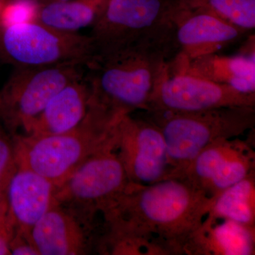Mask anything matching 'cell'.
<instances>
[{"instance_id": "4fadbf2b", "label": "cell", "mask_w": 255, "mask_h": 255, "mask_svg": "<svg viewBox=\"0 0 255 255\" xmlns=\"http://www.w3.org/2000/svg\"><path fill=\"white\" fill-rule=\"evenodd\" d=\"M18 165V164H17ZM56 186L40 174L17 166L6 189V218L14 231L26 233L53 206Z\"/></svg>"}, {"instance_id": "9a60e30c", "label": "cell", "mask_w": 255, "mask_h": 255, "mask_svg": "<svg viewBox=\"0 0 255 255\" xmlns=\"http://www.w3.org/2000/svg\"><path fill=\"white\" fill-rule=\"evenodd\" d=\"M168 71L189 74L245 93H255V57L213 53L186 59L176 55L169 62Z\"/></svg>"}, {"instance_id": "ba28073f", "label": "cell", "mask_w": 255, "mask_h": 255, "mask_svg": "<svg viewBox=\"0 0 255 255\" xmlns=\"http://www.w3.org/2000/svg\"><path fill=\"white\" fill-rule=\"evenodd\" d=\"M95 53L91 36L57 31L37 21L0 28V58L15 68L86 65Z\"/></svg>"}, {"instance_id": "2e32d148", "label": "cell", "mask_w": 255, "mask_h": 255, "mask_svg": "<svg viewBox=\"0 0 255 255\" xmlns=\"http://www.w3.org/2000/svg\"><path fill=\"white\" fill-rule=\"evenodd\" d=\"M255 228L206 216L188 238L182 255H254Z\"/></svg>"}, {"instance_id": "e0dca14e", "label": "cell", "mask_w": 255, "mask_h": 255, "mask_svg": "<svg viewBox=\"0 0 255 255\" xmlns=\"http://www.w3.org/2000/svg\"><path fill=\"white\" fill-rule=\"evenodd\" d=\"M89 98L90 88L85 77L70 82L52 97L25 134L56 135L73 130L86 117Z\"/></svg>"}, {"instance_id": "ac0fdd59", "label": "cell", "mask_w": 255, "mask_h": 255, "mask_svg": "<svg viewBox=\"0 0 255 255\" xmlns=\"http://www.w3.org/2000/svg\"><path fill=\"white\" fill-rule=\"evenodd\" d=\"M109 0H68L41 4L37 21L57 31L77 33L93 26Z\"/></svg>"}, {"instance_id": "8992f818", "label": "cell", "mask_w": 255, "mask_h": 255, "mask_svg": "<svg viewBox=\"0 0 255 255\" xmlns=\"http://www.w3.org/2000/svg\"><path fill=\"white\" fill-rule=\"evenodd\" d=\"M116 150L115 139L97 151L57 188V204L73 214L85 227L94 231L96 216L129 184Z\"/></svg>"}, {"instance_id": "5b68a950", "label": "cell", "mask_w": 255, "mask_h": 255, "mask_svg": "<svg viewBox=\"0 0 255 255\" xmlns=\"http://www.w3.org/2000/svg\"><path fill=\"white\" fill-rule=\"evenodd\" d=\"M147 119L163 135L177 178L207 146L222 139L241 137L255 129V107H228L198 112H147Z\"/></svg>"}, {"instance_id": "44dd1931", "label": "cell", "mask_w": 255, "mask_h": 255, "mask_svg": "<svg viewBox=\"0 0 255 255\" xmlns=\"http://www.w3.org/2000/svg\"><path fill=\"white\" fill-rule=\"evenodd\" d=\"M17 166L14 139L0 127V216L6 218V189Z\"/></svg>"}, {"instance_id": "52a82bcc", "label": "cell", "mask_w": 255, "mask_h": 255, "mask_svg": "<svg viewBox=\"0 0 255 255\" xmlns=\"http://www.w3.org/2000/svg\"><path fill=\"white\" fill-rule=\"evenodd\" d=\"M85 64L15 68L0 90V119L11 136L25 132L47 104L70 82L83 78Z\"/></svg>"}, {"instance_id": "7c38bea8", "label": "cell", "mask_w": 255, "mask_h": 255, "mask_svg": "<svg viewBox=\"0 0 255 255\" xmlns=\"http://www.w3.org/2000/svg\"><path fill=\"white\" fill-rule=\"evenodd\" d=\"M172 20L179 52L186 59L217 53L231 46L248 32L200 10L174 4Z\"/></svg>"}, {"instance_id": "7402d4cb", "label": "cell", "mask_w": 255, "mask_h": 255, "mask_svg": "<svg viewBox=\"0 0 255 255\" xmlns=\"http://www.w3.org/2000/svg\"><path fill=\"white\" fill-rule=\"evenodd\" d=\"M38 0H4L0 10V28L37 21Z\"/></svg>"}, {"instance_id": "3957f363", "label": "cell", "mask_w": 255, "mask_h": 255, "mask_svg": "<svg viewBox=\"0 0 255 255\" xmlns=\"http://www.w3.org/2000/svg\"><path fill=\"white\" fill-rule=\"evenodd\" d=\"M87 112L70 131L50 135H13L17 164L60 187L87 159L115 139L116 124Z\"/></svg>"}, {"instance_id": "484cf974", "label": "cell", "mask_w": 255, "mask_h": 255, "mask_svg": "<svg viewBox=\"0 0 255 255\" xmlns=\"http://www.w3.org/2000/svg\"><path fill=\"white\" fill-rule=\"evenodd\" d=\"M4 0H0V10H1V7H2V5L4 4Z\"/></svg>"}, {"instance_id": "603a6c76", "label": "cell", "mask_w": 255, "mask_h": 255, "mask_svg": "<svg viewBox=\"0 0 255 255\" xmlns=\"http://www.w3.org/2000/svg\"><path fill=\"white\" fill-rule=\"evenodd\" d=\"M10 255H39L26 233L14 231L9 241Z\"/></svg>"}, {"instance_id": "30bf717a", "label": "cell", "mask_w": 255, "mask_h": 255, "mask_svg": "<svg viewBox=\"0 0 255 255\" xmlns=\"http://www.w3.org/2000/svg\"><path fill=\"white\" fill-rule=\"evenodd\" d=\"M115 135L116 150L130 182L146 185L172 178L163 135L150 119L124 116Z\"/></svg>"}, {"instance_id": "ffe728a7", "label": "cell", "mask_w": 255, "mask_h": 255, "mask_svg": "<svg viewBox=\"0 0 255 255\" xmlns=\"http://www.w3.org/2000/svg\"><path fill=\"white\" fill-rule=\"evenodd\" d=\"M189 9L205 11L247 32L255 28V0H177Z\"/></svg>"}, {"instance_id": "d6986e66", "label": "cell", "mask_w": 255, "mask_h": 255, "mask_svg": "<svg viewBox=\"0 0 255 255\" xmlns=\"http://www.w3.org/2000/svg\"><path fill=\"white\" fill-rule=\"evenodd\" d=\"M206 216L255 228V172L213 198Z\"/></svg>"}, {"instance_id": "8fae6325", "label": "cell", "mask_w": 255, "mask_h": 255, "mask_svg": "<svg viewBox=\"0 0 255 255\" xmlns=\"http://www.w3.org/2000/svg\"><path fill=\"white\" fill-rule=\"evenodd\" d=\"M228 107H255V93H245L189 74L170 73L167 68L147 112H198Z\"/></svg>"}, {"instance_id": "9c48e42d", "label": "cell", "mask_w": 255, "mask_h": 255, "mask_svg": "<svg viewBox=\"0 0 255 255\" xmlns=\"http://www.w3.org/2000/svg\"><path fill=\"white\" fill-rule=\"evenodd\" d=\"M253 130L248 140H242L240 137L222 139L207 146L177 178L187 181L209 197H216L255 172Z\"/></svg>"}, {"instance_id": "4316f807", "label": "cell", "mask_w": 255, "mask_h": 255, "mask_svg": "<svg viewBox=\"0 0 255 255\" xmlns=\"http://www.w3.org/2000/svg\"><path fill=\"white\" fill-rule=\"evenodd\" d=\"M1 217H3V216H1Z\"/></svg>"}, {"instance_id": "6da1fadb", "label": "cell", "mask_w": 255, "mask_h": 255, "mask_svg": "<svg viewBox=\"0 0 255 255\" xmlns=\"http://www.w3.org/2000/svg\"><path fill=\"white\" fill-rule=\"evenodd\" d=\"M213 198L180 178L151 184L129 182L102 212L101 237H142L182 255L188 238L209 214Z\"/></svg>"}, {"instance_id": "277c9868", "label": "cell", "mask_w": 255, "mask_h": 255, "mask_svg": "<svg viewBox=\"0 0 255 255\" xmlns=\"http://www.w3.org/2000/svg\"><path fill=\"white\" fill-rule=\"evenodd\" d=\"M176 0H109L92 26L96 55L137 46L166 48L178 53L172 13Z\"/></svg>"}, {"instance_id": "d4e9b609", "label": "cell", "mask_w": 255, "mask_h": 255, "mask_svg": "<svg viewBox=\"0 0 255 255\" xmlns=\"http://www.w3.org/2000/svg\"><path fill=\"white\" fill-rule=\"evenodd\" d=\"M68 1V0H38L41 4H47V3L53 2V1Z\"/></svg>"}, {"instance_id": "5bb4252c", "label": "cell", "mask_w": 255, "mask_h": 255, "mask_svg": "<svg viewBox=\"0 0 255 255\" xmlns=\"http://www.w3.org/2000/svg\"><path fill=\"white\" fill-rule=\"evenodd\" d=\"M92 231L63 206H53L26 236L39 255H87Z\"/></svg>"}, {"instance_id": "cb8c5ba5", "label": "cell", "mask_w": 255, "mask_h": 255, "mask_svg": "<svg viewBox=\"0 0 255 255\" xmlns=\"http://www.w3.org/2000/svg\"><path fill=\"white\" fill-rule=\"evenodd\" d=\"M12 235L7 220L0 217V255H9V241Z\"/></svg>"}, {"instance_id": "7a4b0ae2", "label": "cell", "mask_w": 255, "mask_h": 255, "mask_svg": "<svg viewBox=\"0 0 255 255\" xmlns=\"http://www.w3.org/2000/svg\"><path fill=\"white\" fill-rule=\"evenodd\" d=\"M177 55L166 48L137 46L94 55L85 65L88 109L114 121L135 110H148L152 95Z\"/></svg>"}]
</instances>
